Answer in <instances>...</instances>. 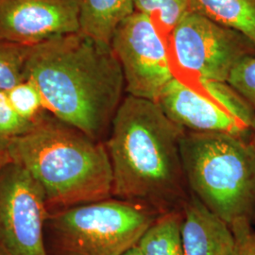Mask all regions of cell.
<instances>
[{
    "label": "cell",
    "mask_w": 255,
    "mask_h": 255,
    "mask_svg": "<svg viewBox=\"0 0 255 255\" xmlns=\"http://www.w3.org/2000/svg\"><path fill=\"white\" fill-rule=\"evenodd\" d=\"M25 78L36 86L47 113L101 142L126 97L124 75L111 46L80 31L32 46Z\"/></svg>",
    "instance_id": "6da1fadb"
},
{
    "label": "cell",
    "mask_w": 255,
    "mask_h": 255,
    "mask_svg": "<svg viewBox=\"0 0 255 255\" xmlns=\"http://www.w3.org/2000/svg\"><path fill=\"white\" fill-rule=\"evenodd\" d=\"M236 238L235 255H255V230L252 220L239 219L231 225Z\"/></svg>",
    "instance_id": "ffe728a7"
},
{
    "label": "cell",
    "mask_w": 255,
    "mask_h": 255,
    "mask_svg": "<svg viewBox=\"0 0 255 255\" xmlns=\"http://www.w3.org/2000/svg\"><path fill=\"white\" fill-rule=\"evenodd\" d=\"M156 102L185 130L253 139L255 111L227 82L175 77Z\"/></svg>",
    "instance_id": "8992f818"
},
{
    "label": "cell",
    "mask_w": 255,
    "mask_h": 255,
    "mask_svg": "<svg viewBox=\"0 0 255 255\" xmlns=\"http://www.w3.org/2000/svg\"><path fill=\"white\" fill-rule=\"evenodd\" d=\"M253 142H254V143H255V130H254V134H253Z\"/></svg>",
    "instance_id": "603a6c76"
},
{
    "label": "cell",
    "mask_w": 255,
    "mask_h": 255,
    "mask_svg": "<svg viewBox=\"0 0 255 255\" xmlns=\"http://www.w3.org/2000/svg\"><path fill=\"white\" fill-rule=\"evenodd\" d=\"M6 93L12 108L28 122L34 123L47 113L40 92L27 80L20 82Z\"/></svg>",
    "instance_id": "e0dca14e"
},
{
    "label": "cell",
    "mask_w": 255,
    "mask_h": 255,
    "mask_svg": "<svg viewBox=\"0 0 255 255\" xmlns=\"http://www.w3.org/2000/svg\"><path fill=\"white\" fill-rule=\"evenodd\" d=\"M0 255H1V254H0Z\"/></svg>",
    "instance_id": "cb8c5ba5"
},
{
    "label": "cell",
    "mask_w": 255,
    "mask_h": 255,
    "mask_svg": "<svg viewBox=\"0 0 255 255\" xmlns=\"http://www.w3.org/2000/svg\"><path fill=\"white\" fill-rule=\"evenodd\" d=\"M135 11L150 16L165 36L192 9L191 0H133Z\"/></svg>",
    "instance_id": "9a60e30c"
},
{
    "label": "cell",
    "mask_w": 255,
    "mask_h": 255,
    "mask_svg": "<svg viewBox=\"0 0 255 255\" xmlns=\"http://www.w3.org/2000/svg\"><path fill=\"white\" fill-rule=\"evenodd\" d=\"M122 255H142V254L140 253V251H139L137 246H134L132 247L131 249H129L128 251H127L125 254H123Z\"/></svg>",
    "instance_id": "7402d4cb"
},
{
    "label": "cell",
    "mask_w": 255,
    "mask_h": 255,
    "mask_svg": "<svg viewBox=\"0 0 255 255\" xmlns=\"http://www.w3.org/2000/svg\"><path fill=\"white\" fill-rule=\"evenodd\" d=\"M175 77L228 82L234 68L255 55V46L242 33L201 12L191 10L167 36Z\"/></svg>",
    "instance_id": "52a82bcc"
},
{
    "label": "cell",
    "mask_w": 255,
    "mask_h": 255,
    "mask_svg": "<svg viewBox=\"0 0 255 255\" xmlns=\"http://www.w3.org/2000/svg\"><path fill=\"white\" fill-rule=\"evenodd\" d=\"M81 0H0V40L32 46L80 31Z\"/></svg>",
    "instance_id": "30bf717a"
},
{
    "label": "cell",
    "mask_w": 255,
    "mask_h": 255,
    "mask_svg": "<svg viewBox=\"0 0 255 255\" xmlns=\"http://www.w3.org/2000/svg\"><path fill=\"white\" fill-rule=\"evenodd\" d=\"M12 163L42 187L58 210L113 197V173L104 142L46 113L8 144Z\"/></svg>",
    "instance_id": "3957f363"
},
{
    "label": "cell",
    "mask_w": 255,
    "mask_h": 255,
    "mask_svg": "<svg viewBox=\"0 0 255 255\" xmlns=\"http://www.w3.org/2000/svg\"><path fill=\"white\" fill-rule=\"evenodd\" d=\"M160 215L140 204L109 198L57 210L47 220L56 255H122Z\"/></svg>",
    "instance_id": "5b68a950"
},
{
    "label": "cell",
    "mask_w": 255,
    "mask_h": 255,
    "mask_svg": "<svg viewBox=\"0 0 255 255\" xmlns=\"http://www.w3.org/2000/svg\"><path fill=\"white\" fill-rule=\"evenodd\" d=\"M182 211L160 215L139 239L142 255H185L182 240Z\"/></svg>",
    "instance_id": "5bb4252c"
},
{
    "label": "cell",
    "mask_w": 255,
    "mask_h": 255,
    "mask_svg": "<svg viewBox=\"0 0 255 255\" xmlns=\"http://www.w3.org/2000/svg\"><path fill=\"white\" fill-rule=\"evenodd\" d=\"M227 82L255 111V55L237 64Z\"/></svg>",
    "instance_id": "d6986e66"
},
{
    "label": "cell",
    "mask_w": 255,
    "mask_h": 255,
    "mask_svg": "<svg viewBox=\"0 0 255 255\" xmlns=\"http://www.w3.org/2000/svg\"><path fill=\"white\" fill-rule=\"evenodd\" d=\"M34 123L22 119L12 108L7 93L0 91V146H8L9 141L25 133Z\"/></svg>",
    "instance_id": "ac0fdd59"
},
{
    "label": "cell",
    "mask_w": 255,
    "mask_h": 255,
    "mask_svg": "<svg viewBox=\"0 0 255 255\" xmlns=\"http://www.w3.org/2000/svg\"><path fill=\"white\" fill-rule=\"evenodd\" d=\"M184 130L157 102L127 95L104 141L113 197L159 215L182 211L190 194L181 156Z\"/></svg>",
    "instance_id": "7a4b0ae2"
},
{
    "label": "cell",
    "mask_w": 255,
    "mask_h": 255,
    "mask_svg": "<svg viewBox=\"0 0 255 255\" xmlns=\"http://www.w3.org/2000/svg\"><path fill=\"white\" fill-rule=\"evenodd\" d=\"M182 212L184 255H235L236 238L231 226L191 192Z\"/></svg>",
    "instance_id": "8fae6325"
},
{
    "label": "cell",
    "mask_w": 255,
    "mask_h": 255,
    "mask_svg": "<svg viewBox=\"0 0 255 255\" xmlns=\"http://www.w3.org/2000/svg\"><path fill=\"white\" fill-rule=\"evenodd\" d=\"M46 208L39 183L21 165L8 164L0 175V254L47 255Z\"/></svg>",
    "instance_id": "9c48e42d"
},
{
    "label": "cell",
    "mask_w": 255,
    "mask_h": 255,
    "mask_svg": "<svg viewBox=\"0 0 255 255\" xmlns=\"http://www.w3.org/2000/svg\"><path fill=\"white\" fill-rule=\"evenodd\" d=\"M192 9L246 36L255 46V0H191Z\"/></svg>",
    "instance_id": "4fadbf2b"
},
{
    "label": "cell",
    "mask_w": 255,
    "mask_h": 255,
    "mask_svg": "<svg viewBox=\"0 0 255 255\" xmlns=\"http://www.w3.org/2000/svg\"><path fill=\"white\" fill-rule=\"evenodd\" d=\"M110 46L122 68L127 95L158 101L175 72L167 38L154 20L134 11L119 25Z\"/></svg>",
    "instance_id": "ba28073f"
},
{
    "label": "cell",
    "mask_w": 255,
    "mask_h": 255,
    "mask_svg": "<svg viewBox=\"0 0 255 255\" xmlns=\"http://www.w3.org/2000/svg\"><path fill=\"white\" fill-rule=\"evenodd\" d=\"M31 47L0 40V91L8 92L26 81L25 70Z\"/></svg>",
    "instance_id": "2e32d148"
},
{
    "label": "cell",
    "mask_w": 255,
    "mask_h": 255,
    "mask_svg": "<svg viewBox=\"0 0 255 255\" xmlns=\"http://www.w3.org/2000/svg\"><path fill=\"white\" fill-rule=\"evenodd\" d=\"M182 167L189 191L231 226L255 216L253 139L184 130Z\"/></svg>",
    "instance_id": "277c9868"
},
{
    "label": "cell",
    "mask_w": 255,
    "mask_h": 255,
    "mask_svg": "<svg viewBox=\"0 0 255 255\" xmlns=\"http://www.w3.org/2000/svg\"><path fill=\"white\" fill-rule=\"evenodd\" d=\"M12 163L8 146H0V175L8 164Z\"/></svg>",
    "instance_id": "44dd1931"
},
{
    "label": "cell",
    "mask_w": 255,
    "mask_h": 255,
    "mask_svg": "<svg viewBox=\"0 0 255 255\" xmlns=\"http://www.w3.org/2000/svg\"><path fill=\"white\" fill-rule=\"evenodd\" d=\"M134 11L133 0H81L80 32L110 46L119 25Z\"/></svg>",
    "instance_id": "7c38bea8"
}]
</instances>
